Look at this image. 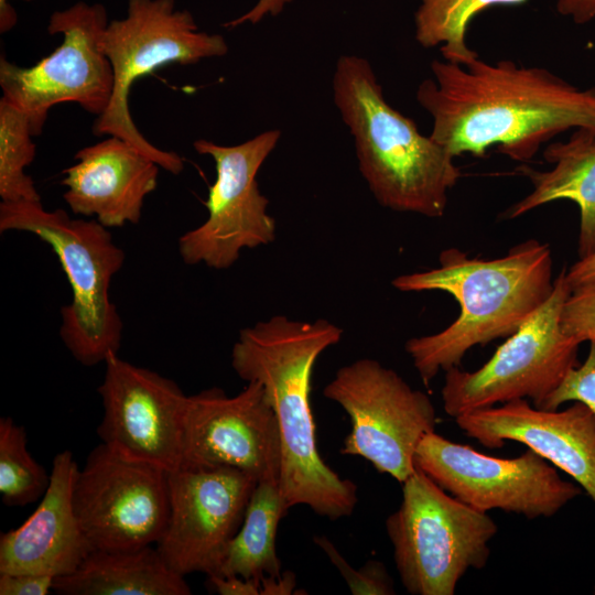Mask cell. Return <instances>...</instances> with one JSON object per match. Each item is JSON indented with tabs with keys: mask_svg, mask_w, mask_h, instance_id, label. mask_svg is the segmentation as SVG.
<instances>
[{
	"mask_svg": "<svg viewBox=\"0 0 595 595\" xmlns=\"http://www.w3.org/2000/svg\"><path fill=\"white\" fill-rule=\"evenodd\" d=\"M528 0H421L414 15L415 40L424 48L440 45L443 60L465 65L478 57L466 43L473 18L494 6H518Z\"/></svg>",
	"mask_w": 595,
	"mask_h": 595,
	"instance_id": "23",
	"label": "cell"
},
{
	"mask_svg": "<svg viewBox=\"0 0 595 595\" xmlns=\"http://www.w3.org/2000/svg\"><path fill=\"white\" fill-rule=\"evenodd\" d=\"M77 468L71 451L55 455L36 509L20 527L0 536V572L60 577L74 572L91 552L73 506Z\"/></svg>",
	"mask_w": 595,
	"mask_h": 595,
	"instance_id": "19",
	"label": "cell"
},
{
	"mask_svg": "<svg viewBox=\"0 0 595 595\" xmlns=\"http://www.w3.org/2000/svg\"><path fill=\"white\" fill-rule=\"evenodd\" d=\"M64 595H190L183 575L173 571L156 547L93 550L72 573L55 577Z\"/></svg>",
	"mask_w": 595,
	"mask_h": 595,
	"instance_id": "21",
	"label": "cell"
},
{
	"mask_svg": "<svg viewBox=\"0 0 595 595\" xmlns=\"http://www.w3.org/2000/svg\"><path fill=\"white\" fill-rule=\"evenodd\" d=\"M291 1L292 0H258L252 9L237 19L224 23V26L236 28L247 22L257 24L267 15L275 17L280 14L285 4L290 3Z\"/></svg>",
	"mask_w": 595,
	"mask_h": 595,
	"instance_id": "31",
	"label": "cell"
},
{
	"mask_svg": "<svg viewBox=\"0 0 595 595\" xmlns=\"http://www.w3.org/2000/svg\"><path fill=\"white\" fill-rule=\"evenodd\" d=\"M102 46L112 67L113 88L107 109L93 125L94 134L121 138L160 167L180 174L182 156L155 147L138 130L129 109L130 90L137 79L164 65L226 55L225 37L199 31L192 13L176 10L174 0H128L127 15L108 23Z\"/></svg>",
	"mask_w": 595,
	"mask_h": 595,
	"instance_id": "7",
	"label": "cell"
},
{
	"mask_svg": "<svg viewBox=\"0 0 595 595\" xmlns=\"http://www.w3.org/2000/svg\"><path fill=\"white\" fill-rule=\"evenodd\" d=\"M414 464L445 491L484 512L548 518L583 494L531 448L511 458L495 457L435 431L420 441Z\"/></svg>",
	"mask_w": 595,
	"mask_h": 595,
	"instance_id": "11",
	"label": "cell"
},
{
	"mask_svg": "<svg viewBox=\"0 0 595 595\" xmlns=\"http://www.w3.org/2000/svg\"><path fill=\"white\" fill-rule=\"evenodd\" d=\"M323 394L351 422L342 454L365 458L400 484L415 470L416 447L437 421L426 393L378 360L361 358L340 367Z\"/></svg>",
	"mask_w": 595,
	"mask_h": 595,
	"instance_id": "9",
	"label": "cell"
},
{
	"mask_svg": "<svg viewBox=\"0 0 595 595\" xmlns=\"http://www.w3.org/2000/svg\"><path fill=\"white\" fill-rule=\"evenodd\" d=\"M571 401L584 403L595 418V340L589 342L583 364L572 368L558 389L539 408L555 410Z\"/></svg>",
	"mask_w": 595,
	"mask_h": 595,
	"instance_id": "27",
	"label": "cell"
},
{
	"mask_svg": "<svg viewBox=\"0 0 595 595\" xmlns=\"http://www.w3.org/2000/svg\"><path fill=\"white\" fill-rule=\"evenodd\" d=\"M108 23L102 4L77 2L50 17L47 32L63 35L50 55L30 67L1 56L2 98L28 117L34 137L42 133L56 105L76 102L97 117L107 109L113 88L112 67L102 46Z\"/></svg>",
	"mask_w": 595,
	"mask_h": 595,
	"instance_id": "10",
	"label": "cell"
},
{
	"mask_svg": "<svg viewBox=\"0 0 595 595\" xmlns=\"http://www.w3.org/2000/svg\"><path fill=\"white\" fill-rule=\"evenodd\" d=\"M25 1H31V0H25Z\"/></svg>",
	"mask_w": 595,
	"mask_h": 595,
	"instance_id": "36",
	"label": "cell"
},
{
	"mask_svg": "<svg viewBox=\"0 0 595 595\" xmlns=\"http://www.w3.org/2000/svg\"><path fill=\"white\" fill-rule=\"evenodd\" d=\"M54 580L44 574L0 572V595H46L53 591Z\"/></svg>",
	"mask_w": 595,
	"mask_h": 595,
	"instance_id": "29",
	"label": "cell"
},
{
	"mask_svg": "<svg viewBox=\"0 0 595 595\" xmlns=\"http://www.w3.org/2000/svg\"><path fill=\"white\" fill-rule=\"evenodd\" d=\"M17 23V13L9 0H0V32L10 31Z\"/></svg>",
	"mask_w": 595,
	"mask_h": 595,
	"instance_id": "35",
	"label": "cell"
},
{
	"mask_svg": "<svg viewBox=\"0 0 595 595\" xmlns=\"http://www.w3.org/2000/svg\"><path fill=\"white\" fill-rule=\"evenodd\" d=\"M565 281L572 290L595 282V251L580 258L565 271Z\"/></svg>",
	"mask_w": 595,
	"mask_h": 595,
	"instance_id": "32",
	"label": "cell"
},
{
	"mask_svg": "<svg viewBox=\"0 0 595 595\" xmlns=\"http://www.w3.org/2000/svg\"><path fill=\"white\" fill-rule=\"evenodd\" d=\"M401 485V504L386 520L400 581L412 595H453L469 570L487 564L498 526L418 467Z\"/></svg>",
	"mask_w": 595,
	"mask_h": 595,
	"instance_id": "6",
	"label": "cell"
},
{
	"mask_svg": "<svg viewBox=\"0 0 595 595\" xmlns=\"http://www.w3.org/2000/svg\"><path fill=\"white\" fill-rule=\"evenodd\" d=\"M455 422L488 448L506 441L524 444L572 477L595 505V418L584 403L545 410L518 399L458 415Z\"/></svg>",
	"mask_w": 595,
	"mask_h": 595,
	"instance_id": "17",
	"label": "cell"
},
{
	"mask_svg": "<svg viewBox=\"0 0 595 595\" xmlns=\"http://www.w3.org/2000/svg\"><path fill=\"white\" fill-rule=\"evenodd\" d=\"M50 474L28 450L26 431L10 416L0 419V495L11 507L26 506L43 497Z\"/></svg>",
	"mask_w": 595,
	"mask_h": 595,
	"instance_id": "24",
	"label": "cell"
},
{
	"mask_svg": "<svg viewBox=\"0 0 595 595\" xmlns=\"http://www.w3.org/2000/svg\"><path fill=\"white\" fill-rule=\"evenodd\" d=\"M436 268L392 280L402 292L443 291L459 314L441 332L412 337L404 349L425 386L440 371L459 366L474 346L508 337L549 299L554 288L550 246L537 239L517 244L496 259L470 258L452 247Z\"/></svg>",
	"mask_w": 595,
	"mask_h": 595,
	"instance_id": "3",
	"label": "cell"
},
{
	"mask_svg": "<svg viewBox=\"0 0 595 595\" xmlns=\"http://www.w3.org/2000/svg\"><path fill=\"white\" fill-rule=\"evenodd\" d=\"M561 327L578 344L595 340V282L570 292L562 307Z\"/></svg>",
	"mask_w": 595,
	"mask_h": 595,
	"instance_id": "28",
	"label": "cell"
},
{
	"mask_svg": "<svg viewBox=\"0 0 595 595\" xmlns=\"http://www.w3.org/2000/svg\"><path fill=\"white\" fill-rule=\"evenodd\" d=\"M543 158L553 164L551 170L518 167L530 180L532 191L502 216L513 219L551 202L572 201L580 210L578 257H586L595 251V130L574 129L566 141L549 144Z\"/></svg>",
	"mask_w": 595,
	"mask_h": 595,
	"instance_id": "20",
	"label": "cell"
},
{
	"mask_svg": "<svg viewBox=\"0 0 595 595\" xmlns=\"http://www.w3.org/2000/svg\"><path fill=\"white\" fill-rule=\"evenodd\" d=\"M416 89L432 117V139L455 158H484L490 147L526 163L570 129L595 130V87L581 89L544 67L510 60L465 65L434 60Z\"/></svg>",
	"mask_w": 595,
	"mask_h": 595,
	"instance_id": "1",
	"label": "cell"
},
{
	"mask_svg": "<svg viewBox=\"0 0 595 595\" xmlns=\"http://www.w3.org/2000/svg\"><path fill=\"white\" fill-rule=\"evenodd\" d=\"M74 159L61 182L74 214L95 216L108 229L140 221L144 199L158 186L159 164L115 136L80 149Z\"/></svg>",
	"mask_w": 595,
	"mask_h": 595,
	"instance_id": "18",
	"label": "cell"
},
{
	"mask_svg": "<svg viewBox=\"0 0 595 595\" xmlns=\"http://www.w3.org/2000/svg\"><path fill=\"white\" fill-rule=\"evenodd\" d=\"M343 329L274 315L240 331L231 367L245 381H259L274 411L282 446L279 486L289 508L304 505L337 520L350 516L357 486L342 478L321 457L310 393L317 358L340 342Z\"/></svg>",
	"mask_w": 595,
	"mask_h": 595,
	"instance_id": "2",
	"label": "cell"
},
{
	"mask_svg": "<svg viewBox=\"0 0 595 595\" xmlns=\"http://www.w3.org/2000/svg\"><path fill=\"white\" fill-rule=\"evenodd\" d=\"M167 470L100 443L78 466L73 506L91 551L156 544L170 508Z\"/></svg>",
	"mask_w": 595,
	"mask_h": 595,
	"instance_id": "13",
	"label": "cell"
},
{
	"mask_svg": "<svg viewBox=\"0 0 595 595\" xmlns=\"http://www.w3.org/2000/svg\"><path fill=\"white\" fill-rule=\"evenodd\" d=\"M289 509L278 482H258L242 523L228 543L216 575L257 581L280 575L275 538L279 523Z\"/></svg>",
	"mask_w": 595,
	"mask_h": 595,
	"instance_id": "22",
	"label": "cell"
},
{
	"mask_svg": "<svg viewBox=\"0 0 595 595\" xmlns=\"http://www.w3.org/2000/svg\"><path fill=\"white\" fill-rule=\"evenodd\" d=\"M296 586L295 574L291 571L278 576H263L259 581L260 595H290Z\"/></svg>",
	"mask_w": 595,
	"mask_h": 595,
	"instance_id": "34",
	"label": "cell"
},
{
	"mask_svg": "<svg viewBox=\"0 0 595 595\" xmlns=\"http://www.w3.org/2000/svg\"><path fill=\"white\" fill-rule=\"evenodd\" d=\"M97 391L104 414L101 443L130 459L167 472L182 462L183 416L187 396L173 380L111 353Z\"/></svg>",
	"mask_w": 595,
	"mask_h": 595,
	"instance_id": "16",
	"label": "cell"
},
{
	"mask_svg": "<svg viewBox=\"0 0 595 595\" xmlns=\"http://www.w3.org/2000/svg\"><path fill=\"white\" fill-rule=\"evenodd\" d=\"M209 583L220 595H260L259 581L241 576H208Z\"/></svg>",
	"mask_w": 595,
	"mask_h": 595,
	"instance_id": "30",
	"label": "cell"
},
{
	"mask_svg": "<svg viewBox=\"0 0 595 595\" xmlns=\"http://www.w3.org/2000/svg\"><path fill=\"white\" fill-rule=\"evenodd\" d=\"M29 232L55 252L72 289V302L61 309L60 336L82 365L105 363L118 353L122 320L109 295L110 283L125 262V251L96 219L71 218L42 202L0 203V232Z\"/></svg>",
	"mask_w": 595,
	"mask_h": 595,
	"instance_id": "5",
	"label": "cell"
},
{
	"mask_svg": "<svg viewBox=\"0 0 595 595\" xmlns=\"http://www.w3.org/2000/svg\"><path fill=\"white\" fill-rule=\"evenodd\" d=\"M281 462L280 428L259 381L236 396L216 387L187 396L180 467H232L279 483Z\"/></svg>",
	"mask_w": 595,
	"mask_h": 595,
	"instance_id": "14",
	"label": "cell"
},
{
	"mask_svg": "<svg viewBox=\"0 0 595 595\" xmlns=\"http://www.w3.org/2000/svg\"><path fill=\"white\" fill-rule=\"evenodd\" d=\"M563 268L545 303L475 371H445L442 401L446 414L458 415L512 400L530 399L539 408L576 367L578 344L561 327V312L571 289Z\"/></svg>",
	"mask_w": 595,
	"mask_h": 595,
	"instance_id": "8",
	"label": "cell"
},
{
	"mask_svg": "<svg viewBox=\"0 0 595 595\" xmlns=\"http://www.w3.org/2000/svg\"><path fill=\"white\" fill-rule=\"evenodd\" d=\"M258 479L232 467L169 473V518L155 544L165 563L185 576L218 573L224 553L242 523Z\"/></svg>",
	"mask_w": 595,
	"mask_h": 595,
	"instance_id": "15",
	"label": "cell"
},
{
	"mask_svg": "<svg viewBox=\"0 0 595 595\" xmlns=\"http://www.w3.org/2000/svg\"><path fill=\"white\" fill-rule=\"evenodd\" d=\"M313 541L338 570L351 594L392 595L396 593L393 581L382 562L369 560L359 570H355L327 537L315 536Z\"/></svg>",
	"mask_w": 595,
	"mask_h": 595,
	"instance_id": "26",
	"label": "cell"
},
{
	"mask_svg": "<svg viewBox=\"0 0 595 595\" xmlns=\"http://www.w3.org/2000/svg\"><path fill=\"white\" fill-rule=\"evenodd\" d=\"M332 88L354 138L358 169L375 199L394 212L442 217L448 191L461 177L450 151L389 105L366 58L339 56Z\"/></svg>",
	"mask_w": 595,
	"mask_h": 595,
	"instance_id": "4",
	"label": "cell"
},
{
	"mask_svg": "<svg viewBox=\"0 0 595 595\" xmlns=\"http://www.w3.org/2000/svg\"><path fill=\"white\" fill-rule=\"evenodd\" d=\"M280 138L281 131L271 129L236 145L206 139L193 143L197 153L214 160L216 180L208 190L207 218L178 239L184 263L224 270L242 249L274 241L275 220L267 213L269 199L259 190L257 174Z\"/></svg>",
	"mask_w": 595,
	"mask_h": 595,
	"instance_id": "12",
	"label": "cell"
},
{
	"mask_svg": "<svg viewBox=\"0 0 595 595\" xmlns=\"http://www.w3.org/2000/svg\"><path fill=\"white\" fill-rule=\"evenodd\" d=\"M556 10L576 24H585L595 18V0H558Z\"/></svg>",
	"mask_w": 595,
	"mask_h": 595,
	"instance_id": "33",
	"label": "cell"
},
{
	"mask_svg": "<svg viewBox=\"0 0 595 595\" xmlns=\"http://www.w3.org/2000/svg\"><path fill=\"white\" fill-rule=\"evenodd\" d=\"M28 117L0 99V197L1 202L41 201L25 169L35 156V143Z\"/></svg>",
	"mask_w": 595,
	"mask_h": 595,
	"instance_id": "25",
	"label": "cell"
}]
</instances>
